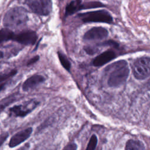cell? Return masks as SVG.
I'll use <instances>...</instances> for the list:
<instances>
[{
    "instance_id": "6",
    "label": "cell",
    "mask_w": 150,
    "mask_h": 150,
    "mask_svg": "<svg viewBox=\"0 0 150 150\" xmlns=\"http://www.w3.org/2000/svg\"><path fill=\"white\" fill-rule=\"evenodd\" d=\"M39 104L37 100H30L22 104L15 105L9 109L11 115L16 117H24L30 113Z\"/></svg>"
},
{
    "instance_id": "11",
    "label": "cell",
    "mask_w": 150,
    "mask_h": 150,
    "mask_svg": "<svg viewBox=\"0 0 150 150\" xmlns=\"http://www.w3.org/2000/svg\"><path fill=\"white\" fill-rule=\"evenodd\" d=\"M115 57L116 54L113 50H108L96 57L93 61V64L96 67H100L113 60Z\"/></svg>"
},
{
    "instance_id": "13",
    "label": "cell",
    "mask_w": 150,
    "mask_h": 150,
    "mask_svg": "<svg viewBox=\"0 0 150 150\" xmlns=\"http://www.w3.org/2000/svg\"><path fill=\"white\" fill-rule=\"evenodd\" d=\"M81 0H73L70 2L66 8L65 16L72 15L76 12L80 10Z\"/></svg>"
},
{
    "instance_id": "23",
    "label": "cell",
    "mask_w": 150,
    "mask_h": 150,
    "mask_svg": "<svg viewBox=\"0 0 150 150\" xmlns=\"http://www.w3.org/2000/svg\"><path fill=\"white\" fill-rule=\"evenodd\" d=\"M39 59V56H36L33 57V58H32L31 59H30L29 60V62L27 63V65L29 66L30 64H32L35 63V62H36Z\"/></svg>"
},
{
    "instance_id": "8",
    "label": "cell",
    "mask_w": 150,
    "mask_h": 150,
    "mask_svg": "<svg viewBox=\"0 0 150 150\" xmlns=\"http://www.w3.org/2000/svg\"><path fill=\"white\" fill-rule=\"evenodd\" d=\"M32 131V128L29 127L14 134L9 140V146L10 148H14L25 142L30 137Z\"/></svg>"
},
{
    "instance_id": "24",
    "label": "cell",
    "mask_w": 150,
    "mask_h": 150,
    "mask_svg": "<svg viewBox=\"0 0 150 150\" xmlns=\"http://www.w3.org/2000/svg\"><path fill=\"white\" fill-rule=\"evenodd\" d=\"M8 105V103H3L0 104V113L4 110V108L6 107V106Z\"/></svg>"
},
{
    "instance_id": "3",
    "label": "cell",
    "mask_w": 150,
    "mask_h": 150,
    "mask_svg": "<svg viewBox=\"0 0 150 150\" xmlns=\"http://www.w3.org/2000/svg\"><path fill=\"white\" fill-rule=\"evenodd\" d=\"M78 17L84 23L104 22L111 23L112 18L108 12L105 10L94 11L78 14Z\"/></svg>"
},
{
    "instance_id": "16",
    "label": "cell",
    "mask_w": 150,
    "mask_h": 150,
    "mask_svg": "<svg viewBox=\"0 0 150 150\" xmlns=\"http://www.w3.org/2000/svg\"><path fill=\"white\" fill-rule=\"evenodd\" d=\"M57 54H58V57L60 62V63L66 70L69 71L71 67V64L69 60H68V59L67 58L66 56L63 53H62L61 52H58Z\"/></svg>"
},
{
    "instance_id": "17",
    "label": "cell",
    "mask_w": 150,
    "mask_h": 150,
    "mask_svg": "<svg viewBox=\"0 0 150 150\" xmlns=\"http://www.w3.org/2000/svg\"><path fill=\"white\" fill-rule=\"evenodd\" d=\"M97 136L93 134L90 138L86 150H95L97 144Z\"/></svg>"
},
{
    "instance_id": "5",
    "label": "cell",
    "mask_w": 150,
    "mask_h": 150,
    "mask_svg": "<svg viewBox=\"0 0 150 150\" xmlns=\"http://www.w3.org/2000/svg\"><path fill=\"white\" fill-rule=\"evenodd\" d=\"M26 4L35 13L46 16L52 10V0H26Z\"/></svg>"
},
{
    "instance_id": "12",
    "label": "cell",
    "mask_w": 150,
    "mask_h": 150,
    "mask_svg": "<svg viewBox=\"0 0 150 150\" xmlns=\"http://www.w3.org/2000/svg\"><path fill=\"white\" fill-rule=\"evenodd\" d=\"M145 147L142 142L138 139H130L125 144V150H145Z\"/></svg>"
},
{
    "instance_id": "4",
    "label": "cell",
    "mask_w": 150,
    "mask_h": 150,
    "mask_svg": "<svg viewBox=\"0 0 150 150\" xmlns=\"http://www.w3.org/2000/svg\"><path fill=\"white\" fill-rule=\"evenodd\" d=\"M132 72L134 77L138 80H143L150 74V59L149 57H141L134 63Z\"/></svg>"
},
{
    "instance_id": "9",
    "label": "cell",
    "mask_w": 150,
    "mask_h": 150,
    "mask_svg": "<svg viewBox=\"0 0 150 150\" xmlns=\"http://www.w3.org/2000/svg\"><path fill=\"white\" fill-rule=\"evenodd\" d=\"M108 35V30L103 27H94L87 31L83 36L86 40H102Z\"/></svg>"
},
{
    "instance_id": "1",
    "label": "cell",
    "mask_w": 150,
    "mask_h": 150,
    "mask_svg": "<svg viewBox=\"0 0 150 150\" xmlns=\"http://www.w3.org/2000/svg\"><path fill=\"white\" fill-rule=\"evenodd\" d=\"M107 76V84L111 87H118L127 81L129 69L125 60H120L110 64L105 69Z\"/></svg>"
},
{
    "instance_id": "21",
    "label": "cell",
    "mask_w": 150,
    "mask_h": 150,
    "mask_svg": "<svg viewBox=\"0 0 150 150\" xmlns=\"http://www.w3.org/2000/svg\"><path fill=\"white\" fill-rule=\"evenodd\" d=\"M77 145L76 143H70L67 145L62 150H77Z\"/></svg>"
},
{
    "instance_id": "18",
    "label": "cell",
    "mask_w": 150,
    "mask_h": 150,
    "mask_svg": "<svg viewBox=\"0 0 150 150\" xmlns=\"http://www.w3.org/2000/svg\"><path fill=\"white\" fill-rule=\"evenodd\" d=\"M16 73H17V70H12L8 73L4 74H0V82L1 81H4V80L15 76Z\"/></svg>"
},
{
    "instance_id": "10",
    "label": "cell",
    "mask_w": 150,
    "mask_h": 150,
    "mask_svg": "<svg viewBox=\"0 0 150 150\" xmlns=\"http://www.w3.org/2000/svg\"><path fill=\"white\" fill-rule=\"evenodd\" d=\"M45 81V78L40 74H34L28 78L23 83L22 88L24 91H28L33 90L43 83Z\"/></svg>"
},
{
    "instance_id": "14",
    "label": "cell",
    "mask_w": 150,
    "mask_h": 150,
    "mask_svg": "<svg viewBox=\"0 0 150 150\" xmlns=\"http://www.w3.org/2000/svg\"><path fill=\"white\" fill-rule=\"evenodd\" d=\"M14 33L9 28H3L0 30V43L12 40Z\"/></svg>"
},
{
    "instance_id": "19",
    "label": "cell",
    "mask_w": 150,
    "mask_h": 150,
    "mask_svg": "<svg viewBox=\"0 0 150 150\" xmlns=\"http://www.w3.org/2000/svg\"><path fill=\"white\" fill-rule=\"evenodd\" d=\"M84 50L86 51V52L88 54H93L94 53H96V52H97V48L96 47L94 46H85L84 47Z\"/></svg>"
},
{
    "instance_id": "2",
    "label": "cell",
    "mask_w": 150,
    "mask_h": 150,
    "mask_svg": "<svg viewBox=\"0 0 150 150\" xmlns=\"http://www.w3.org/2000/svg\"><path fill=\"white\" fill-rule=\"evenodd\" d=\"M27 11L22 7H15L9 10L4 16V25L6 28H17L27 22Z\"/></svg>"
},
{
    "instance_id": "26",
    "label": "cell",
    "mask_w": 150,
    "mask_h": 150,
    "mask_svg": "<svg viewBox=\"0 0 150 150\" xmlns=\"http://www.w3.org/2000/svg\"><path fill=\"white\" fill-rule=\"evenodd\" d=\"M3 56H4V53H3V52H1V51H0V59H2V58L3 57Z\"/></svg>"
},
{
    "instance_id": "20",
    "label": "cell",
    "mask_w": 150,
    "mask_h": 150,
    "mask_svg": "<svg viewBox=\"0 0 150 150\" xmlns=\"http://www.w3.org/2000/svg\"><path fill=\"white\" fill-rule=\"evenodd\" d=\"M99 45H100V46H114L115 47H117L118 46V44L116 42L112 40H110L103 42L101 44H99Z\"/></svg>"
},
{
    "instance_id": "25",
    "label": "cell",
    "mask_w": 150,
    "mask_h": 150,
    "mask_svg": "<svg viewBox=\"0 0 150 150\" xmlns=\"http://www.w3.org/2000/svg\"><path fill=\"white\" fill-rule=\"evenodd\" d=\"M5 84H6V83L5 82H3V81L0 82V91L5 87Z\"/></svg>"
},
{
    "instance_id": "22",
    "label": "cell",
    "mask_w": 150,
    "mask_h": 150,
    "mask_svg": "<svg viewBox=\"0 0 150 150\" xmlns=\"http://www.w3.org/2000/svg\"><path fill=\"white\" fill-rule=\"evenodd\" d=\"M9 137V134L8 132H3L0 134V147L6 141V139Z\"/></svg>"
},
{
    "instance_id": "7",
    "label": "cell",
    "mask_w": 150,
    "mask_h": 150,
    "mask_svg": "<svg viewBox=\"0 0 150 150\" xmlns=\"http://www.w3.org/2000/svg\"><path fill=\"white\" fill-rule=\"evenodd\" d=\"M36 33L32 30L22 32L18 34H13L12 40L16 41L25 45H33L37 40Z\"/></svg>"
},
{
    "instance_id": "15",
    "label": "cell",
    "mask_w": 150,
    "mask_h": 150,
    "mask_svg": "<svg viewBox=\"0 0 150 150\" xmlns=\"http://www.w3.org/2000/svg\"><path fill=\"white\" fill-rule=\"evenodd\" d=\"M105 5L98 1H91L87 2L84 4H81L80 10L81 9H93L97 8L104 7Z\"/></svg>"
}]
</instances>
